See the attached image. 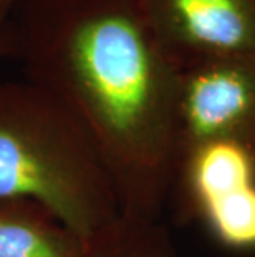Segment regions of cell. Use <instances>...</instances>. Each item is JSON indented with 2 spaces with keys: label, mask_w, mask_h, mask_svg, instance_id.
<instances>
[{
  "label": "cell",
  "mask_w": 255,
  "mask_h": 257,
  "mask_svg": "<svg viewBox=\"0 0 255 257\" xmlns=\"http://www.w3.org/2000/svg\"><path fill=\"white\" fill-rule=\"evenodd\" d=\"M24 78L93 136L124 216L162 219L177 151L181 67L141 0H19L7 15Z\"/></svg>",
  "instance_id": "1"
},
{
  "label": "cell",
  "mask_w": 255,
  "mask_h": 257,
  "mask_svg": "<svg viewBox=\"0 0 255 257\" xmlns=\"http://www.w3.org/2000/svg\"><path fill=\"white\" fill-rule=\"evenodd\" d=\"M0 199L37 202L88 244L123 216L90 131L25 78L0 80Z\"/></svg>",
  "instance_id": "2"
},
{
  "label": "cell",
  "mask_w": 255,
  "mask_h": 257,
  "mask_svg": "<svg viewBox=\"0 0 255 257\" xmlns=\"http://www.w3.org/2000/svg\"><path fill=\"white\" fill-rule=\"evenodd\" d=\"M167 206L232 252L255 254V160L225 140L177 148Z\"/></svg>",
  "instance_id": "3"
},
{
  "label": "cell",
  "mask_w": 255,
  "mask_h": 257,
  "mask_svg": "<svg viewBox=\"0 0 255 257\" xmlns=\"http://www.w3.org/2000/svg\"><path fill=\"white\" fill-rule=\"evenodd\" d=\"M204 140L230 141L255 160V60H215L182 70L177 148Z\"/></svg>",
  "instance_id": "4"
},
{
  "label": "cell",
  "mask_w": 255,
  "mask_h": 257,
  "mask_svg": "<svg viewBox=\"0 0 255 257\" xmlns=\"http://www.w3.org/2000/svg\"><path fill=\"white\" fill-rule=\"evenodd\" d=\"M161 45L181 70L255 60V0H141Z\"/></svg>",
  "instance_id": "5"
},
{
  "label": "cell",
  "mask_w": 255,
  "mask_h": 257,
  "mask_svg": "<svg viewBox=\"0 0 255 257\" xmlns=\"http://www.w3.org/2000/svg\"><path fill=\"white\" fill-rule=\"evenodd\" d=\"M90 244L32 201L0 199V257H88Z\"/></svg>",
  "instance_id": "6"
},
{
  "label": "cell",
  "mask_w": 255,
  "mask_h": 257,
  "mask_svg": "<svg viewBox=\"0 0 255 257\" xmlns=\"http://www.w3.org/2000/svg\"><path fill=\"white\" fill-rule=\"evenodd\" d=\"M88 257H181L162 219L121 216L105 236L90 244Z\"/></svg>",
  "instance_id": "7"
},
{
  "label": "cell",
  "mask_w": 255,
  "mask_h": 257,
  "mask_svg": "<svg viewBox=\"0 0 255 257\" xmlns=\"http://www.w3.org/2000/svg\"><path fill=\"white\" fill-rule=\"evenodd\" d=\"M12 57V43H10V32L7 19L0 17V62L10 60Z\"/></svg>",
  "instance_id": "8"
},
{
  "label": "cell",
  "mask_w": 255,
  "mask_h": 257,
  "mask_svg": "<svg viewBox=\"0 0 255 257\" xmlns=\"http://www.w3.org/2000/svg\"><path fill=\"white\" fill-rule=\"evenodd\" d=\"M19 0H0V17L7 19V15L10 14V10L15 7Z\"/></svg>",
  "instance_id": "9"
},
{
  "label": "cell",
  "mask_w": 255,
  "mask_h": 257,
  "mask_svg": "<svg viewBox=\"0 0 255 257\" xmlns=\"http://www.w3.org/2000/svg\"><path fill=\"white\" fill-rule=\"evenodd\" d=\"M242 257H255V254H248V255H242Z\"/></svg>",
  "instance_id": "10"
}]
</instances>
